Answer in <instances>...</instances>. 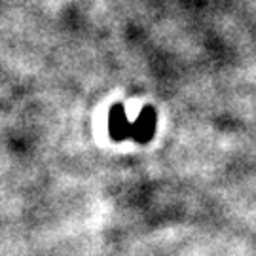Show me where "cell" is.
Instances as JSON below:
<instances>
[{"label": "cell", "instance_id": "1", "mask_svg": "<svg viewBox=\"0 0 256 256\" xmlns=\"http://www.w3.org/2000/svg\"><path fill=\"white\" fill-rule=\"evenodd\" d=\"M156 128H158V112L152 104H146V106H142L137 120L133 122L131 140H135L137 144H148L154 138Z\"/></svg>", "mask_w": 256, "mask_h": 256}, {"label": "cell", "instance_id": "2", "mask_svg": "<svg viewBox=\"0 0 256 256\" xmlns=\"http://www.w3.org/2000/svg\"><path fill=\"white\" fill-rule=\"evenodd\" d=\"M108 135L114 142L128 140L133 135V122L128 120L126 106L122 102H114L108 110Z\"/></svg>", "mask_w": 256, "mask_h": 256}]
</instances>
